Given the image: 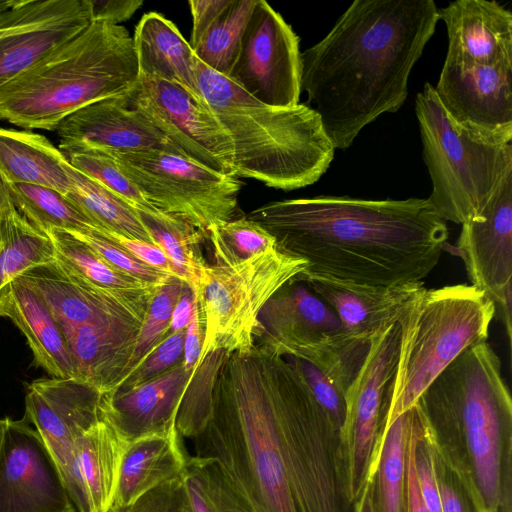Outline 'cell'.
I'll list each match as a JSON object with an SVG mask.
<instances>
[{"label":"cell","instance_id":"7dc6e473","mask_svg":"<svg viewBox=\"0 0 512 512\" xmlns=\"http://www.w3.org/2000/svg\"><path fill=\"white\" fill-rule=\"evenodd\" d=\"M65 3L66 0H17L0 12V39L49 18Z\"/></svg>","mask_w":512,"mask_h":512},{"label":"cell","instance_id":"7402d4cb","mask_svg":"<svg viewBox=\"0 0 512 512\" xmlns=\"http://www.w3.org/2000/svg\"><path fill=\"white\" fill-rule=\"evenodd\" d=\"M438 12L448 37L446 62L512 63V13L504 6L494 0H456Z\"/></svg>","mask_w":512,"mask_h":512},{"label":"cell","instance_id":"603a6c76","mask_svg":"<svg viewBox=\"0 0 512 512\" xmlns=\"http://www.w3.org/2000/svg\"><path fill=\"white\" fill-rule=\"evenodd\" d=\"M299 283H305L325 302L353 337L367 343L384 326L398 320L405 307L425 289L422 282L366 287L306 278Z\"/></svg>","mask_w":512,"mask_h":512},{"label":"cell","instance_id":"52a82bcc","mask_svg":"<svg viewBox=\"0 0 512 512\" xmlns=\"http://www.w3.org/2000/svg\"><path fill=\"white\" fill-rule=\"evenodd\" d=\"M44 299L68 345L75 379L102 394L124 378L150 297L116 295L54 260L21 275Z\"/></svg>","mask_w":512,"mask_h":512},{"label":"cell","instance_id":"60d3db41","mask_svg":"<svg viewBox=\"0 0 512 512\" xmlns=\"http://www.w3.org/2000/svg\"><path fill=\"white\" fill-rule=\"evenodd\" d=\"M187 286L182 280L172 277L155 290L142 320L125 376L121 381L129 375L150 350L167 336L173 310Z\"/></svg>","mask_w":512,"mask_h":512},{"label":"cell","instance_id":"5bb4252c","mask_svg":"<svg viewBox=\"0 0 512 512\" xmlns=\"http://www.w3.org/2000/svg\"><path fill=\"white\" fill-rule=\"evenodd\" d=\"M125 99L188 159L233 175L231 141L202 97L157 77L138 76Z\"/></svg>","mask_w":512,"mask_h":512},{"label":"cell","instance_id":"ba28073f","mask_svg":"<svg viewBox=\"0 0 512 512\" xmlns=\"http://www.w3.org/2000/svg\"><path fill=\"white\" fill-rule=\"evenodd\" d=\"M496 306L473 285L424 289L399 316L400 347L385 393L380 432L413 407L464 351L485 342Z\"/></svg>","mask_w":512,"mask_h":512},{"label":"cell","instance_id":"1f68e13d","mask_svg":"<svg viewBox=\"0 0 512 512\" xmlns=\"http://www.w3.org/2000/svg\"><path fill=\"white\" fill-rule=\"evenodd\" d=\"M137 213L155 245L168 258L176 278L185 282L195 295L208 266L200 250L204 234L176 215L141 210Z\"/></svg>","mask_w":512,"mask_h":512},{"label":"cell","instance_id":"f1b7e54d","mask_svg":"<svg viewBox=\"0 0 512 512\" xmlns=\"http://www.w3.org/2000/svg\"><path fill=\"white\" fill-rule=\"evenodd\" d=\"M69 162L45 136L0 128V174L10 184H34L66 194Z\"/></svg>","mask_w":512,"mask_h":512},{"label":"cell","instance_id":"6f0895ef","mask_svg":"<svg viewBox=\"0 0 512 512\" xmlns=\"http://www.w3.org/2000/svg\"><path fill=\"white\" fill-rule=\"evenodd\" d=\"M16 2L17 0H0V12L11 8Z\"/></svg>","mask_w":512,"mask_h":512},{"label":"cell","instance_id":"ffe728a7","mask_svg":"<svg viewBox=\"0 0 512 512\" xmlns=\"http://www.w3.org/2000/svg\"><path fill=\"white\" fill-rule=\"evenodd\" d=\"M55 131L61 151L156 150L187 158L145 117L128 105L125 94L82 107L66 117Z\"/></svg>","mask_w":512,"mask_h":512},{"label":"cell","instance_id":"11a10c76","mask_svg":"<svg viewBox=\"0 0 512 512\" xmlns=\"http://www.w3.org/2000/svg\"><path fill=\"white\" fill-rule=\"evenodd\" d=\"M352 512H375L373 504V478L368 476L360 494L353 503Z\"/></svg>","mask_w":512,"mask_h":512},{"label":"cell","instance_id":"836d02e7","mask_svg":"<svg viewBox=\"0 0 512 512\" xmlns=\"http://www.w3.org/2000/svg\"><path fill=\"white\" fill-rule=\"evenodd\" d=\"M68 171L71 183L65 195L96 228L155 245L136 209L71 165Z\"/></svg>","mask_w":512,"mask_h":512},{"label":"cell","instance_id":"30bf717a","mask_svg":"<svg viewBox=\"0 0 512 512\" xmlns=\"http://www.w3.org/2000/svg\"><path fill=\"white\" fill-rule=\"evenodd\" d=\"M254 337L256 345L274 354L312 364L344 396L370 345L353 337L325 302L297 282L285 285L266 302Z\"/></svg>","mask_w":512,"mask_h":512},{"label":"cell","instance_id":"e575fe53","mask_svg":"<svg viewBox=\"0 0 512 512\" xmlns=\"http://www.w3.org/2000/svg\"><path fill=\"white\" fill-rule=\"evenodd\" d=\"M45 233L53 243L55 260L95 287L130 298L150 297L157 289L120 273L73 233L56 229Z\"/></svg>","mask_w":512,"mask_h":512},{"label":"cell","instance_id":"9c48e42d","mask_svg":"<svg viewBox=\"0 0 512 512\" xmlns=\"http://www.w3.org/2000/svg\"><path fill=\"white\" fill-rule=\"evenodd\" d=\"M415 112L432 182L427 200L445 222L462 225L479 218L512 174V144L483 139L459 126L428 82L416 96Z\"/></svg>","mask_w":512,"mask_h":512},{"label":"cell","instance_id":"680465c9","mask_svg":"<svg viewBox=\"0 0 512 512\" xmlns=\"http://www.w3.org/2000/svg\"><path fill=\"white\" fill-rule=\"evenodd\" d=\"M109 512H115L114 510H110Z\"/></svg>","mask_w":512,"mask_h":512},{"label":"cell","instance_id":"db71d44e","mask_svg":"<svg viewBox=\"0 0 512 512\" xmlns=\"http://www.w3.org/2000/svg\"><path fill=\"white\" fill-rule=\"evenodd\" d=\"M495 512H512V468L503 477Z\"/></svg>","mask_w":512,"mask_h":512},{"label":"cell","instance_id":"8992f818","mask_svg":"<svg viewBox=\"0 0 512 512\" xmlns=\"http://www.w3.org/2000/svg\"><path fill=\"white\" fill-rule=\"evenodd\" d=\"M138 76L128 30L92 21L0 88V120L55 131L82 107L127 93Z\"/></svg>","mask_w":512,"mask_h":512},{"label":"cell","instance_id":"9f6ffc18","mask_svg":"<svg viewBox=\"0 0 512 512\" xmlns=\"http://www.w3.org/2000/svg\"><path fill=\"white\" fill-rule=\"evenodd\" d=\"M12 206L13 204L8 190V184L0 174V227L6 213Z\"/></svg>","mask_w":512,"mask_h":512},{"label":"cell","instance_id":"d6986e66","mask_svg":"<svg viewBox=\"0 0 512 512\" xmlns=\"http://www.w3.org/2000/svg\"><path fill=\"white\" fill-rule=\"evenodd\" d=\"M461 226L457 250L471 285L495 306L512 298V174L503 180L481 216Z\"/></svg>","mask_w":512,"mask_h":512},{"label":"cell","instance_id":"9a60e30c","mask_svg":"<svg viewBox=\"0 0 512 512\" xmlns=\"http://www.w3.org/2000/svg\"><path fill=\"white\" fill-rule=\"evenodd\" d=\"M101 397L97 389L75 378L38 379L27 387L24 417L40 435L77 512H86V506L75 444L102 419Z\"/></svg>","mask_w":512,"mask_h":512},{"label":"cell","instance_id":"f907efd6","mask_svg":"<svg viewBox=\"0 0 512 512\" xmlns=\"http://www.w3.org/2000/svg\"><path fill=\"white\" fill-rule=\"evenodd\" d=\"M204 339V326L197 299L194 297L193 314L186 328L183 349V366L188 372H194L199 361Z\"/></svg>","mask_w":512,"mask_h":512},{"label":"cell","instance_id":"7a4b0ae2","mask_svg":"<svg viewBox=\"0 0 512 512\" xmlns=\"http://www.w3.org/2000/svg\"><path fill=\"white\" fill-rule=\"evenodd\" d=\"M246 217L267 230L281 252L307 263L293 282L317 278L366 287L422 282L449 237L446 222L422 198L287 199Z\"/></svg>","mask_w":512,"mask_h":512},{"label":"cell","instance_id":"2e32d148","mask_svg":"<svg viewBox=\"0 0 512 512\" xmlns=\"http://www.w3.org/2000/svg\"><path fill=\"white\" fill-rule=\"evenodd\" d=\"M299 42L280 13L257 0L227 78L266 105H297L301 94Z\"/></svg>","mask_w":512,"mask_h":512},{"label":"cell","instance_id":"e0dca14e","mask_svg":"<svg viewBox=\"0 0 512 512\" xmlns=\"http://www.w3.org/2000/svg\"><path fill=\"white\" fill-rule=\"evenodd\" d=\"M0 512H77L40 435L25 417L4 419Z\"/></svg>","mask_w":512,"mask_h":512},{"label":"cell","instance_id":"f35d334b","mask_svg":"<svg viewBox=\"0 0 512 512\" xmlns=\"http://www.w3.org/2000/svg\"><path fill=\"white\" fill-rule=\"evenodd\" d=\"M227 355L223 350L210 353L194 370L176 416V429L182 437L193 439L206 426L215 380Z\"/></svg>","mask_w":512,"mask_h":512},{"label":"cell","instance_id":"8d00e7d4","mask_svg":"<svg viewBox=\"0 0 512 512\" xmlns=\"http://www.w3.org/2000/svg\"><path fill=\"white\" fill-rule=\"evenodd\" d=\"M7 184L16 210L41 231L84 232L96 228L65 194L57 190L34 184Z\"/></svg>","mask_w":512,"mask_h":512},{"label":"cell","instance_id":"4316f807","mask_svg":"<svg viewBox=\"0 0 512 512\" xmlns=\"http://www.w3.org/2000/svg\"><path fill=\"white\" fill-rule=\"evenodd\" d=\"M133 38L139 76L157 77L201 97L196 78V57L173 22L149 12L138 22Z\"/></svg>","mask_w":512,"mask_h":512},{"label":"cell","instance_id":"816d5d0a","mask_svg":"<svg viewBox=\"0 0 512 512\" xmlns=\"http://www.w3.org/2000/svg\"><path fill=\"white\" fill-rule=\"evenodd\" d=\"M193 306L194 294L187 286L175 305L167 335L187 328L192 318Z\"/></svg>","mask_w":512,"mask_h":512},{"label":"cell","instance_id":"c3c4849f","mask_svg":"<svg viewBox=\"0 0 512 512\" xmlns=\"http://www.w3.org/2000/svg\"><path fill=\"white\" fill-rule=\"evenodd\" d=\"M96 230L144 264L176 277L168 258L158 246L135 238L126 237L112 231L100 228H96Z\"/></svg>","mask_w":512,"mask_h":512},{"label":"cell","instance_id":"44dd1931","mask_svg":"<svg viewBox=\"0 0 512 512\" xmlns=\"http://www.w3.org/2000/svg\"><path fill=\"white\" fill-rule=\"evenodd\" d=\"M182 362L130 389L102 394V418L126 443L176 428L179 405L193 375Z\"/></svg>","mask_w":512,"mask_h":512},{"label":"cell","instance_id":"d4e9b609","mask_svg":"<svg viewBox=\"0 0 512 512\" xmlns=\"http://www.w3.org/2000/svg\"><path fill=\"white\" fill-rule=\"evenodd\" d=\"M187 458L176 428L126 443L111 509L126 508L156 486L181 478Z\"/></svg>","mask_w":512,"mask_h":512},{"label":"cell","instance_id":"5b68a950","mask_svg":"<svg viewBox=\"0 0 512 512\" xmlns=\"http://www.w3.org/2000/svg\"><path fill=\"white\" fill-rule=\"evenodd\" d=\"M199 93L233 147V175L285 191L317 182L335 148L306 104L266 105L196 58Z\"/></svg>","mask_w":512,"mask_h":512},{"label":"cell","instance_id":"8fae6325","mask_svg":"<svg viewBox=\"0 0 512 512\" xmlns=\"http://www.w3.org/2000/svg\"><path fill=\"white\" fill-rule=\"evenodd\" d=\"M306 266L304 260L278 248L233 266L208 264L194 295L204 326L203 345L196 367L218 350L227 354L249 352L255 345V329L261 309Z\"/></svg>","mask_w":512,"mask_h":512},{"label":"cell","instance_id":"ee69618b","mask_svg":"<svg viewBox=\"0 0 512 512\" xmlns=\"http://www.w3.org/2000/svg\"><path fill=\"white\" fill-rule=\"evenodd\" d=\"M186 329L167 335L137 364L113 390H127L142 384L183 361Z\"/></svg>","mask_w":512,"mask_h":512},{"label":"cell","instance_id":"f5cc1de1","mask_svg":"<svg viewBox=\"0 0 512 512\" xmlns=\"http://www.w3.org/2000/svg\"><path fill=\"white\" fill-rule=\"evenodd\" d=\"M406 512H430L422 498L408 446L406 470Z\"/></svg>","mask_w":512,"mask_h":512},{"label":"cell","instance_id":"6da1fadb","mask_svg":"<svg viewBox=\"0 0 512 512\" xmlns=\"http://www.w3.org/2000/svg\"><path fill=\"white\" fill-rule=\"evenodd\" d=\"M195 456L218 460L257 512H352L340 429L286 358L228 354Z\"/></svg>","mask_w":512,"mask_h":512},{"label":"cell","instance_id":"cb8c5ba5","mask_svg":"<svg viewBox=\"0 0 512 512\" xmlns=\"http://www.w3.org/2000/svg\"><path fill=\"white\" fill-rule=\"evenodd\" d=\"M25 335L34 363L53 378H75V367L64 335L43 297L21 276L12 281L0 303Z\"/></svg>","mask_w":512,"mask_h":512},{"label":"cell","instance_id":"681fc988","mask_svg":"<svg viewBox=\"0 0 512 512\" xmlns=\"http://www.w3.org/2000/svg\"><path fill=\"white\" fill-rule=\"evenodd\" d=\"M92 21H104L114 25L131 18L143 5L141 0H89Z\"/></svg>","mask_w":512,"mask_h":512},{"label":"cell","instance_id":"d6a6232c","mask_svg":"<svg viewBox=\"0 0 512 512\" xmlns=\"http://www.w3.org/2000/svg\"><path fill=\"white\" fill-rule=\"evenodd\" d=\"M55 260L50 237L33 226L14 207L0 227V303L12 281L26 271Z\"/></svg>","mask_w":512,"mask_h":512},{"label":"cell","instance_id":"3957f363","mask_svg":"<svg viewBox=\"0 0 512 512\" xmlns=\"http://www.w3.org/2000/svg\"><path fill=\"white\" fill-rule=\"evenodd\" d=\"M433 0H355L300 54L301 91L335 149L408 96L411 71L439 21Z\"/></svg>","mask_w":512,"mask_h":512},{"label":"cell","instance_id":"83f0119b","mask_svg":"<svg viewBox=\"0 0 512 512\" xmlns=\"http://www.w3.org/2000/svg\"><path fill=\"white\" fill-rule=\"evenodd\" d=\"M91 22L89 0H66L49 18L0 39V88Z\"/></svg>","mask_w":512,"mask_h":512},{"label":"cell","instance_id":"7c38bea8","mask_svg":"<svg viewBox=\"0 0 512 512\" xmlns=\"http://www.w3.org/2000/svg\"><path fill=\"white\" fill-rule=\"evenodd\" d=\"M103 152L116 161L153 207L182 217L205 238L213 224L232 220L237 211L242 182L235 175L170 152Z\"/></svg>","mask_w":512,"mask_h":512},{"label":"cell","instance_id":"d590c367","mask_svg":"<svg viewBox=\"0 0 512 512\" xmlns=\"http://www.w3.org/2000/svg\"><path fill=\"white\" fill-rule=\"evenodd\" d=\"M182 479L192 512H257L215 458L188 457Z\"/></svg>","mask_w":512,"mask_h":512},{"label":"cell","instance_id":"ac0fdd59","mask_svg":"<svg viewBox=\"0 0 512 512\" xmlns=\"http://www.w3.org/2000/svg\"><path fill=\"white\" fill-rule=\"evenodd\" d=\"M434 89L459 126L495 143H511L512 63L444 61Z\"/></svg>","mask_w":512,"mask_h":512},{"label":"cell","instance_id":"74e56055","mask_svg":"<svg viewBox=\"0 0 512 512\" xmlns=\"http://www.w3.org/2000/svg\"><path fill=\"white\" fill-rule=\"evenodd\" d=\"M216 265L233 266L277 249L275 238L246 216L213 224L207 237Z\"/></svg>","mask_w":512,"mask_h":512},{"label":"cell","instance_id":"484cf974","mask_svg":"<svg viewBox=\"0 0 512 512\" xmlns=\"http://www.w3.org/2000/svg\"><path fill=\"white\" fill-rule=\"evenodd\" d=\"M257 0H200L191 7L190 46L208 68L228 77Z\"/></svg>","mask_w":512,"mask_h":512},{"label":"cell","instance_id":"bcb514c9","mask_svg":"<svg viewBox=\"0 0 512 512\" xmlns=\"http://www.w3.org/2000/svg\"><path fill=\"white\" fill-rule=\"evenodd\" d=\"M112 510V509H111ZM115 512H192L182 477L164 482Z\"/></svg>","mask_w":512,"mask_h":512},{"label":"cell","instance_id":"f6af8a7d","mask_svg":"<svg viewBox=\"0 0 512 512\" xmlns=\"http://www.w3.org/2000/svg\"><path fill=\"white\" fill-rule=\"evenodd\" d=\"M286 359L302 374L315 400L341 431L346 415L345 396L312 364L295 357Z\"/></svg>","mask_w":512,"mask_h":512},{"label":"cell","instance_id":"ab89813d","mask_svg":"<svg viewBox=\"0 0 512 512\" xmlns=\"http://www.w3.org/2000/svg\"><path fill=\"white\" fill-rule=\"evenodd\" d=\"M61 152L73 168L107 188L134 209L161 212L145 199L109 154L92 149Z\"/></svg>","mask_w":512,"mask_h":512},{"label":"cell","instance_id":"f546056e","mask_svg":"<svg viewBox=\"0 0 512 512\" xmlns=\"http://www.w3.org/2000/svg\"><path fill=\"white\" fill-rule=\"evenodd\" d=\"M126 442L103 418L76 441L75 455L86 512H109Z\"/></svg>","mask_w":512,"mask_h":512},{"label":"cell","instance_id":"4fadbf2b","mask_svg":"<svg viewBox=\"0 0 512 512\" xmlns=\"http://www.w3.org/2000/svg\"><path fill=\"white\" fill-rule=\"evenodd\" d=\"M399 347L400 325L396 320L371 339L364 362L345 393L346 415L340 436L346 488L352 503L369 475Z\"/></svg>","mask_w":512,"mask_h":512},{"label":"cell","instance_id":"7bdbcfd3","mask_svg":"<svg viewBox=\"0 0 512 512\" xmlns=\"http://www.w3.org/2000/svg\"><path fill=\"white\" fill-rule=\"evenodd\" d=\"M432 445L441 512H485L466 479Z\"/></svg>","mask_w":512,"mask_h":512},{"label":"cell","instance_id":"b9f144b4","mask_svg":"<svg viewBox=\"0 0 512 512\" xmlns=\"http://www.w3.org/2000/svg\"><path fill=\"white\" fill-rule=\"evenodd\" d=\"M71 233L86 243L111 267L149 288L156 289L174 277L144 264L119 245L104 237L96 228Z\"/></svg>","mask_w":512,"mask_h":512},{"label":"cell","instance_id":"4dcf8cb0","mask_svg":"<svg viewBox=\"0 0 512 512\" xmlns=\"http://www.w3.org/2000/svg\"><path fill=\"white\" fill-rule=\"evenodd\" d=\"M410 409L396 417L378 437L369 470L375 512H406V470Z\"/></svg>","mask_w":512,"mask_h":512},{"label":"cell","instance_id":"277c9868","mask_svg":"<svg viewBox=\"0 0 512 512\" xmlns=\"http://www.w3.org/2000/svg\"><path fill=\"white\" fill-rule=\"evenodd\" d=\"M441 455L466 479L485 512H495L512 468V400L487 341L460 354L416 403Z\"/></svg>","mask_w":512,"mask_h":512}]
</instances>
